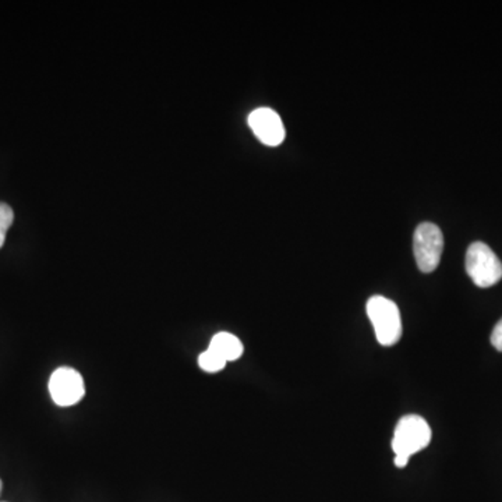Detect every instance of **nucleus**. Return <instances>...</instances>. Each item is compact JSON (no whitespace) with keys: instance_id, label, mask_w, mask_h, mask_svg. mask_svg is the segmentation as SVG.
Returning a JSON list of instances; mask_svg holds the SVG:
<instances>
[{"instance_id":"f257e3e1","label":"nucleus","mask_w":502,"mask_h":502,"mask_svg":"<svg viewBox=\"0 0 502 502\" xmlns=\"http://www.w3.org/2000/svg\"><path fill=\"white\" fill-rule=\"evenodd\" d=\"M365 310L380 345L393 347L400 342L402 338V320L395 302L377 295L368 299Z\"/></svg>"},{"instance_id":"f03ea898","label":"nucleus","mask_w":502,"mask_h":502,"mask_svg":"<svg viewBox=\"0 0 502 502\" xmlns=\"http://www.w3.org/2000/svg\"><path fill=\"white\" fill-rule=\"evenodd\" d=\"M431 441V428L425 418L418 415L403 416L395 427L392 449L395 456L409 459L421 449L427 448Z\"/></svg>"},{"instance_id":"7ed1b4c3","label":"nucleus","mask_w":502,"mask_h":502,"mask_svg":"<svg viewBox=\"0 0 502 502\" xmlns=\"http://www.w3.org/2000/svg\"><path fill=\"white\" fill-rule=\"evenodd\" d=\"M466 272L474 285L490 287L502 278V262L490 247L481 242H474L466 253Z\"/></svg>"},{"instance_id":"20e7f679","label":"nucleus","mask_w":502,"mask_h":502,"mask_svg":"<svg viewBox=\"0 0 502 502\" xmlns=\"http://www.w3.org/2000/svg\"><path fill=\"white\" fill-rule=\"evenodd\" d=\"M413 250L421 272L430 274L437 269L444 250L443 232L437 225L431 222L418 225L413 237Z\"/></svg>"},{"instance_id":"39448f33","label":"nucleus","mask_w":502,"mask_h":502,"mask_svg":"<svg viewBox=\"0 0 502 502\" xmlns=\"http://www.w3.org/2000/svg\"><path fill=\"white\" fill-rule=\"evenodd\" d=\"M49 393L60 408L77 405L85 395L84 380L75 368H57L50 375Z\"/></svg>"},{"instance_id":"423d86ee","label":"nucleus","mask_w":502,"mask_h":502,"mask_svg":"<svg viewBox=\"0 0 502 502\" xmlns=\"http://www.w3.org/2000/svg\"><path fill=\"white\" fill-rule=\"evenodd\" d=\"M249 126L256 137L269 147L284 143L286 136L281 116L269 108H259L250 113Z\"/></svg>"},{"instance_id":"0eeeda50","label":"nucleus","mask_w":502,"mask_h":502,"mask_svg":"<svg viewBox=\"0 0 502 502\" xmlns=\"http://www.w3.org/2000/svg\"><path fill=\"white\" fill-rule=\"evenodd\" d=\"M209 349L218 353L225 362H234L241 359L243 355V343L236 335L229 334V332H219L209 342Z\"/></svg>"},{"instance_id":"6e6552de","label":"nucleus","mask_w":502,"mask_h":502,"mask_svg":"<svg viewBox=\"0 0 502 502\" xmlns=\"http://www.w3.org/2000/svg\"><path fill=\"white\" fill-rule=\"evenodd\" d=\"M198 365L201 370L206 373H218L226 367V362L222 359L218 353L214 352L213 349H207L198 356Z\"/></svg>"},{"instance_id":"1a4fd4ad","label":"nucleus","mask_w":502,"mask_h":502,"mask_svg":"<svg viewBox=\"0 0 502 502\" xmlns=\"http://www.w3.org/2000/svg\"><path fill=\"white\" fill-rule=\"evenodd\" d=\"M14 213L7 204L0 203V249L4 247L6 241L7 231L12 226Z\"/></svg>"},{"instance_id":"9d476101","label":"nucleus","mask_w":502,"mask_h":502,"mask_svg":"<svg viewBox=\"0 0 502 502\" xmlns=\"http://www.w3.org/2000/svg\"><path fill=\"white\" fill-rule=\"evenodd\" d=\"M491 345H493L498 352H502V319L499 320L496 327H494L493 334H491Z\"/></svg>"},{"instance_id":"9b49d317","label":"nucleus","mask_w":502,"mask_h":502,"mask_svg":"<svg viewBox=\"0 0 502 502\" xmlns=\"http://www.w3.org/2000/svg\"><path fill=\"white\" fill-rule=\"evenodd\" d=\"M409 459L403 458V456H395V466L396 468H405L408 465Z\"/></svg>"},{"instance_id":"f8f14e48","label":"nucleus","mask_w":502,"mask_h":502,"mask_svg":"<svg viewBox=\"0 0 502 502\" xmlns=\"http://www.w3.org/2000/svg\"><path fill=\"white\" fill-rule=\"evenodd\" d=\"M2 487H4V484H2V480H0V493H2Z\"/></svg>"}]
</instances>
